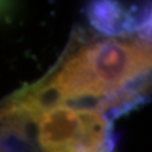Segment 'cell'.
I'll return each instance as SVG.
<instances>
[{
	"label": "cell",
	"instance_id": "6da1fadb",
	"mask_svg": "<svg viewBox=\"0 0 152 152\" xmlns=\"http://www.w3.org/2000/svg\"><path fill=\"white\" fill-rule=\"evenodd\" d=\"M150 76L148 34L100 36L76 31L48 73L20 91L36 109L62 104L99 112L113 123L147 103Z\"/></svg>",
	"mask_w": 152,
	"mask_h": 152
},
{
	"label": "cell",
	"instance_id": "7a4b0ae2",
	"mask_svg": "<svg viewBox=\"0 0 152 152\" xmlns=\"http://www.w3.org/2000/svg\"><path fill=\"white\" fill-rule=\"evenodd\" d=\"M94 28L107 36L148 34L151 22L150 4H124L116 1H94L87 8Z\"/></svg>",
	"mask_w": 152,
	"mask_h": 152
},
{
	"label": "cell",
	"instance_id": "3957f363",
	"mask_svg": "<svg viewBox=\"0 0 152 152\" xmlns=\"http://www.w3.org/2000/svg\"><path fill=\"white\" fill-rule=\"evenodd\" d=\"M14 4L8 1H0V18H5L7 15L12 12Z\"/></svg>",
	"mask_w": 152,
	"mask_h": 152
},
{
	"label": "cell",
	"instance_id": "277c9868",
	"mask_svg": "<svg viewBox=\"0 0 152 152\" xmlns=\"http://www.w3.org/2000/svg\"><path fill=\"white\" fill-rule=\"evenodd\" d=\"M0 152H9V149H8L5 142V137H4V134H2L1 126H0Z\"/></svg>",
	"mask_w": 152,
	"mask_h": 152
}]
</instances>
